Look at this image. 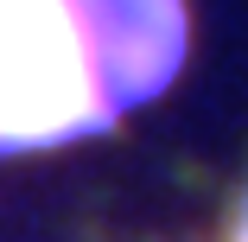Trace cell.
Wrapping results in <instances>:
<instances>
[{"instance_id":"6da1fadb","label":"cell","mask_w":248,"mask_h":242,"mask_svg":"<svg viewBox=\"0 0 248 242\" xmlns=\"http://www.w3.org/2000/svg\"><path fill=\"white\" fill-rule=\"evenodd\" d=\"M191 51L185 0H0V153L115 128Z\"/></svg>"},{"instance_id":"7a4b0ae2","label":"cell","mask_w":248,"mask_h":242,"mask_svg":"<svg viewBox=\"0 0 248 242\" xmlns=\"http://www.w3.org/2000/svg\"><path fill=\"white\" fill-rule=\"evenodd\" d=\"M229 242H248V204H242V217H235V229H229Z\"/></svg>"}]
</instances>
